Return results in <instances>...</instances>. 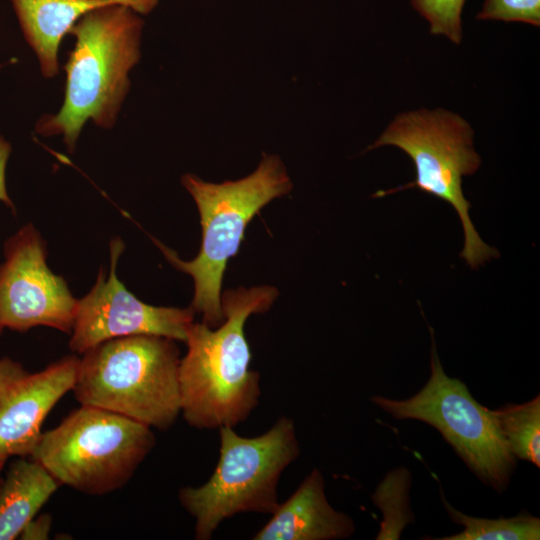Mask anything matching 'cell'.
Returning a JSON list of instances; mask_svg holds the SVG:
<instances>
[{"instance_id": "cell-14", "label": "cell", "mask_w": 540, "mask_h": 540, "mask_svg": "<svg viewBox=\"0 0 540 540\" xmlns=\"http://www.w3.org/2000/svg\"><path fill=\"white\" fill-rule=\"evenodd\" d=\"M60 486L36 460L14 461L0 480V540L19 538Z\"/></svg>"}, {"instance_id": "cell-19", "label": "cell", "mask_w": 540, "mask_h": 540, "mask_svg": "<svg viewBox=\"0 0 540 540\" xmlns=\"http://www.w3.org/2000/svg\"><path fill=\"white\" fill-rule=\"evenodd\" d=\"M478 20L524 22L540 25V0H485Z\"/></svg>"}, {"instance_id": "cell-23", "label": "cell", "mask_w": 540, "mask_h": 540, "mask_svg": "<svg viewBox=\"0 0 540 540\" xmlns=\"http://www.w3.org/2000/svg\"><path fill=\"white\" fill-rule=\"evenodd\" d=\"M1 68H2V64L0 63V70H1Z\"/></svg>"}, {"instance_id": "cell-1", "label": "cell", "mask_w": 540, "mask_h": 540, "mask_svg": "<svg viewBox=\"0 0 540 540\" xmlns=\"http://www.w3.org/2000/svg\"><path fill=\"white\" fill-rule=\"evenodd\" d=\"M278 295L271 286L240 287L221 294L224 321L216 328L190 324L180 359V408L198 429L234 427L248 418L261 394L260 375L249 369L251 353L244 334L247 318L267 311Z\"/></svg>"}, {"instance_id": "cell-4", "label": "cell", "mask_w": 540, "mask_h": 540, "mask_svg": "<svg viewBox=\"0 0 540 540\" xmlns=\"http://www.w3.org/2000/svg\"><path fill=\"white\" fill-rule=\"evenodd\" d=\"M179 364L173 339L155 335L111 339L83 353L72 391L80 405L166 430L181 412Z\"/></svg>"}, {"instance_id": "cell-2", "label": "cell", "mask_w": 540, "mask_h": 540, "mask_svg": "<svg viewBox=\"0 0 540 540\" xmlns=\"http://www.w3.org/2000/svg\"><path fill=\"white\" fill-rule=\"evenodd\" d=\"M144 21L126 5L95 9L71 29L74 47L63 67L64 101L57 113L41 116L35 132L62 136L72 153L85 124L115 126L129 92V73L140 61Z\"/></svg>"}, {"instance_id": "cell-18", "label": "cell", "mask_w": 540, "mask_h": 540, "mask_svg": "<svg viewBox=\"0 0 540 540\" xmlns=\"http://www.w3.org/2000/svg\"><path fill=\"white\" fill-rule=\"evenodd\" d=\"M465 0H412V5L430 24L433 35H443L459 44L462 38L461 13Z\"/></svg>"}, {"instance_id": "cell-6", "label": "cell", "mask_w": 540, "mask_h": 540, "mask_svg": "<svg viewBox=\"0 0 540 540\" xmlns=\"http://www.w3.org/2000/svg\"><path fill=\"white\" fill-rule=\"evenodd\" d=\"M152 428L102 408L80 405L42 432L30 458L60 484L103 496L124 487L153 450Z\"/></svg>"}, {"instance_id": "cell-12", "label": "cell", "mask_w": 540, "mask_h": 540, "mask_svg": "<svg viewBox=\"0 0 540 540\" xmlns=\"http://www.w3.org/2000/svg\"><path fill=\"white\" fill-rule=\"evenodd\" d=\"M159 0H10L22 34L45 78L59 72L58 51L66 34L89 12L113 4L149 14Z\"/></svg>"}, {"instance_id": "cell-16", "label": "cell", "mask_w": 540, "mask_h": 540, "mask_svg": "<svg viewBox=\"0 0 540 540\" xmlns=\"http://www.w3.org/2000/svg\"><path fill=\"white\" fill-rule=\"evenodd\" d=\"M442 501L450 518L464 527L463 531L441 540H538L540 519L529 513L512 518L483 519L468 516L453 508L442 494Z\"/></svg>"}, {"instance_id": "cell-3", "label": "cell", "mask_w": 540, "mask_h": 540, "mask_svg": "<svg viewBox=\"0 0 540 540\" xmlns=\"http://www.w3.org/2000/svg\"><path fill=\"white\" fill-rule=\"evenodd\" d=\"M193 197L200 215L202 243L191 261L155 242L168 261L194 280L190 308L201 313L203 323L216 328L224 321L221 286L230 258L237 254L251 219L273 199L285 195L292 183L281 159L264 155L257 169L242 179L220 184L205 182L193 174L181 178Z\"/></svg>"}, {"instance_id": "cell-21", "label": "cell", "mask_w": 540, "mask_h": 540, "mask_svg": "<svg viewBox=\"0 0 540 540\" xmlns=\"http://www.w3.org/2000/svg\"><path fill=\"white\" fill-rule=\"evenodd\" d=\"M12 147L9 141L0 136V202L4 203L15 213V206L8 195L6 187V167Z\"/></svg>"}, {"instance_id": "cell-8", "label": "cell", "mask_w": 540, "mask_h": 540, "mask_svg": "<svg viewBox=\"0 0 540 540\" xmlns=\"http://www.w3.org/2000/svg\"><path fill=\"white\" fill-rule=\"evenodd\" d=\"M431 338V375L426 385L405 400L373 396L371 401L396 419H415L436 428L482 482L502 493L516 467L515 456L488 408L471 396L463 382L444 372L432 333Z\"/></svg>"}, {"instance_id": "cell-15", "label": "cell", "mask_w": 540, "mask_h": 540, "mask_svg": "<svg viewBox=\"0 0 540 540\" xmlns=\"http://www.w3.org/2000/svg\"><path fill=\"white\" fill-rule=\"evenodd\" d=\"M488 412L511 453L540 467V396Z\"/></svg>"}, {"instance_id": "cell-5", "label": "cell", "mask_w": 540, "mask_h": 540, "mask_svg": "<svg viewBox=\"0 0 540 540\" xmlns=\"http://www.w3.org/2000/svg\"><path fill=\"white\" fill-rule=\"evenodd\" d=\"M219 436L220 456L211 477L178 492L181 506L195 519L197 540L211 539L236 514H272L280 504V476L300 453L295 424L285 416L256 437H242L230 426L220 427Z\"/></svg>"}, {"instance_id": "cell-7", "label": "cell", "mask_w": 540, "mask_h": 540, "mask_svg": "<svg viewBox=\"0 0 540 540\" xmlns=\"http://www.w3.org/2000/svg\"><path fill=\"white\" fill-rule=\"evenodd\" d=\"M473 135V129L460 115L442 108H422L396 116L368 150L396 146L410 156L416 171L414 181L380 190L373 197L416 188L449 203L463 226L460 257L471 269H477L498 252L484 243L475 230L468 213L471 205L462 191L463 177L475 173L481 163L473 147Z\"/></svg>"}, {"instance_id": "cell-10", "label": "cell", "mask_w": 540, "mask_h": 540, "mask_svg": "<svg viewBox=\"0 0 540 540\" xmlns=\"http://www.w3.org/2000/svg\"><path fill=\"white\" fill-rule=\"evenodd\" d=\"M120 238L110 242L109 274L101 268L94 286L77 301L69 348L83 354L116 338L155 335L185 342L194 321L189 308L152 306L139 300L118 279V259L124 250Z\"/></svg>"}, {"instance_id": "cell-11", "label": "cell", "mask_w": 540, "mask_h": 540, "mask_svg": "<svg viewBox=\"0 0 540 540\" xmlns=\"http://www.w3.org/2000/svg\"><path fill=\"white\" fill-rule=\"evenodd\" d=\"M79 360L69 355L29 372L0 358V457H31L47 415L73 389Z\"/></svg>"}, {"instance_id": "cell-13", "label": "cell", "mask_w": 540, "mask_h": 540, "mask_svg": "<svg viewBox=\"0 0 540 540\" xmlns=\"http://www.w3.org/2000/svg\"><path fill=\"white\" fill-rule=\"evenodd\" d=\"M271 515L252 539L333 540L349 538L355 532L353 520L327 501L318 469H313Z\"/></svg>"}, {"instance_id": "cell-17", "label": "cell", "mask_w": 540, "mask_h": 540, "mask_svg": "<svg viewBox=\"0 0 540 540\" xmlns=\"http://www.w3.org/2000/svg\"><path fill=\"white\" fill-rule=\"evenodd\" d=\"M411 477L405 468L391 471L379 484L372 499L383 513L378 540L399 539L403 529L413 521L409 508Z\"/></svg>"}, {"instance_id": "cell-20", "label": "cell", "mask_w": 540, "mask_h": 540, "mask_svg": "<svg viewBox=\"0 0 540 540\" xmlns=\"http://www.w3.org/2000/svg\"><path fill=\"white\" fill-rule=\"evenodd\" d=\"M52 522L50 514H37L25 526L19 538L23 540H47L51 532Z\"/></svg>"}, {"instance_id": "cell-9", "label": "cell", "mask_w": 540, "mask_h": 540, "mask_svg": "<svg viewBox=\"0 0 540 540\" xmlns=\"http://www.w3.org/2000/svg\"><path fill=\"white\" fill-rule=\"evenodd\" d=\"M0 264V335L45 326L70 334L78 299L46 262V243L30 223L9 237Z\"/></svg>"}, {"instance_id": "cell-22", "label": "cell", "mask_w": 540, "mask_h": 540, "mask_svg": "<svg viewBox=\"0 0 540 540\" xmlns=\"http://www.w3.org/2000/svg\"><path fill=\"white\" fill-rule=\"evenodd\" d=\"M6 460H7L6 458L0 457V480H1V472H2V470H3V468H4V465H5V463H6Z\"/></svg>"}]
</instances>
